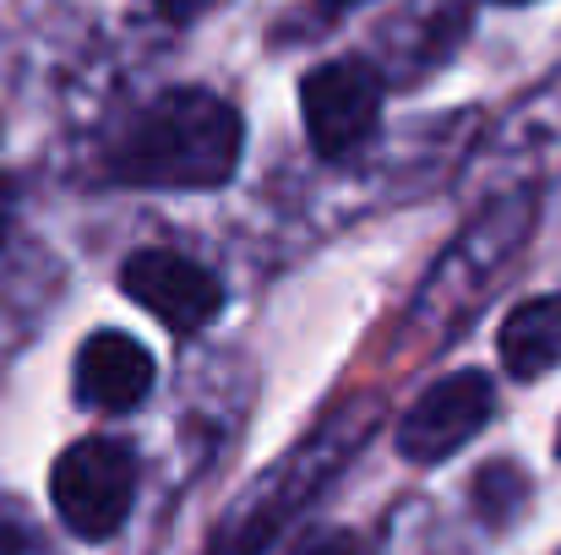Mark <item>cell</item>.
<instances>
[{
  "instance_id": "cell-14",
  "label": "cell",
  "mask_w": 561,
  "mask_h": 555,
  "mask_svg": "<svg viewBox=\"0 0 561 555\" xmlns=\"http://www.w3.org/2000/svg\"><path fill=\"white\" fill-rule=\"evenodd\" d=\"M557 452H561V430H557Z\"/></svg>"
},
{
  "instance_id": "cell-11",
  "label": "cell",
  "mask_w": 561,
  "mask_h": 555,
  "mask_svg": "<svg viewBox=\"0 0 561 555\" xmlns=\"http://www.w3.org/2000/svg\"><path fill=\"white\" fill-rule=\"evenodd\" d=\"M159 5H164V16H170V22H196V16H202V11H213L218 0H159Z\"/></svg>"
},
{
  "instance_id": "cell-13",
  "label": "cell",
  "mask_w": 561,
  "mask_h": 555,
  "mask_svg": "<svg viewBox=\"0 0 561 555\" xmlns=\"http://www.w3.org/2000/svg\"><path fill=\"white\" fill-rule=\"evenodd\" d=\"M0 240H5V207H0Z\"/></svg>"
},
{
  "instance_id": "cell-8",
  "label": "cell",
  "mask_w": 561,
  "mask_h": 555,
  "mask_svg": "<svg viewBox=\"0 0 561 555\" xmlns=\"http://www.w3.org/2000/svg\"><path fill=\"white\" fill-rule=\"evenodd\" d=\"M502 366L513 381H535L561 366V294H540L502 322Z\"/></svg>"
},
{
  "instance_id": "cell-15",
  "label": "cell",
  "mask_w": 561,
  "mask_h": 555,
  "mask_svg": "<svg viewBox=\"0 0 561 555\" xmlns=\"http://www.w3.org/2000/svg\"><path fill=\"white\" fill-rule=\"evenodd\" d=\"M513 5H524V0H513Z\"/></svg>"
},
{
  "instance_id": "cell-6",
  "label": "cell",
  "mask_w": 561,
  "mask_h": 555,
  "mask_svg": "<svg viewBox=\"0 0 561 555\" xmlns=\"http://www.w3.org/2000/svg\"><path fill=\"white\" fill-rule=\"evenodd\" d=\"M121 289L153 316V322H164L175 338H191V333H202L218 311H224V284L207 273V267H196L191 256L181 251H137L126 267H121Z\"/></svg>"
},
{
  "instance_id": "cell-2",
  "label": "cell",
  "mask_w": 561,
  "mask_h": 555,
  "mask_svg": "<svg viewBox=\"0 0 561 555\" xmlns=\"http://www.w3.org/2000/svg\"><path fill=\"white\" fill-rule=\"evenodd\" d=\"M371 436V425H366V408L360 414H344V419H328L306 447H300V458H289V463H278V474L267 479V490L262 496H251L240 512H234V523L224 529V540L213 545V555H251L262 551L278 529H284V518H295L355 452H360V441Z\"/></svg>"
},
{
  "instance_id": "cell-1",
  "label": "cell",
  "mask_w": 561,
  "mask_h": 555,
  "mask_svg": "<svg viewBox=\"0 0 561 555\" xmlns=\"http://www.w3.org/2000/svg\"><path fill=\"white\" fill-rule=\"evenodd\" d=\"M234 164H240V115L234 104L202 88L153 99L110 153L115 181L148 190H207L229 181Z\"/></svg>"
},
{
  "instance_id": "cell-12",
  "label": "cell",
  "mask_w": 561,
  "mask_h": 555,
  "mask_svg": "<svg viewBox=\"0 0 561 555\" xmlns=\"http://www.w3.org/2000/svg\"><path fill=\"white\" fill-rule=\"evenodd\" d=\"M322 5H333V11H350V5H366V0H322Z\"/></svg>"
},
{
  "instance_id": "cell-4",
  "label": "cell",
  "mask_w": 561,
  "mask_h": 555,
  "mask_svg": "<svg viewBox=\"0 0 561 555\" xmlns=\"http://www.w3.org/2000/svg\"><path fill=\"white\" fill-rule=\"evenodd\" d=\"M491 408H496L491 375L485 370H453L409 403V414L398 419V452L409 463L431 469V463L453 458L463 441H474L485 430Z\"/></svg>"
},
{
  "instance_id": "cell-5",
  "label": "cell",
  "mask_w": 561,
  "mask_h": 555,
  "mask_svg": "<svg viewBox=\"0 0 561 555\" xmlns=\"http://www.w3.org/2000/svg\"><path fill=\"white\" fill-rule=\"evenodd\" d=\"M300 115H306V137L322 159H344L355 153L381 120V82L366 60H328L311 66L300 82Z\"/></svg>"
},
{
  "instance_id": "cell-7",
  "label": "cell",
  "mask_w": 561,
  "mask_h": 555,
  "mask_svg": "<svg viewBox=\"0 0 561 555\" xmlns=\"http://www.w3.org/2000/svg\"><path fill=\"white\" fill-rule=\"evenodd\" d=\"M153 392V355L126 333H93L77 355V397L99 414H126Z\"/></svg>"
},
{
  "instance_id": "cell-3",
  "label": "cell",
  "mask_w": 561,
  "mask_h": 555,
  "mask_svg": "<svg viewBox=\"0 0 561 555\" xmlns=\"http://www.w3.org/2000/svg\"><path fill=\"white\" fill-rule=\"evenodd\" d=\"M49 501H55L60 523L88 545L121 534V523L131 518V501H137V452L115 436H88V441L66 447L49 474Z\"/></svg>"
},
{
  "instance_id": "cell-10",
  "label": "cell",
  "mask_w": 561,
  "mask_h": 555,
  "mask_svg": "<svg viewBox=\"0 0 561 555\" xmlns=\"http://www.w3.org/2000/svg\"><path fill=\"white\" fill-rule=\"evenodd\" d=\"M38 540L27 529H16V518H0V555H33Z\"/></svg>"
},
{
  "instance_id": "cell-9",
  "label": "cell",
  "mask_w": 561,
  "mask_h": 555,
  "mask_svg": "<svg viewBox=\"0 0 561 555\" xmlns=\"http://www.w3.org/2000/svg\"><path fill=\"white\" fill-rule=\"evenodd\" d=\"M295 555H366V545H360L355 534L339 529V534H317V540H306Z\"/></svg>"
}]
</instances>
